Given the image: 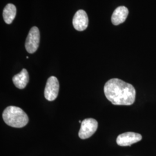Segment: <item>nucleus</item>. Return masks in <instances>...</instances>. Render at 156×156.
Here are the masks:
<instances>
[{
  "instance_id": "7ed1b4c3",
  "label": "nucleus",
  "mask_w": 156,
  "mask_h": 156,
  "mask_svg": "<svg viewBox=\"0 0 156 156\" xmlns=\"http://www.w3.org/2000/svg\"><path fill=\"white\" fill-rule=\"evenodd\" d=\"M98 128V122L92 118L84 119L81 123L79 131V136L82 140H86L96 132Z\"/></svg>"
},
{
  "instance_id": "20e7f679",
  "label": "nucleus",
  "mask_w": 156,
  "mask_h": 156,
  "mask_svg": "<svg viewBox=\"0 0 156 156\" xmlns=\"http://www.w3.org/2000/svg\"><path fill=\"white\" fill-rule=\"evenodd\" d=\"M40 33L37 27H33L29 31L28 36L26 40L25 48L29 53H35L39 47Z\"/></svg>"
},
{
  "instance_id": "9d476101",
  "label": "nucleus",
  "mask_w": 156,
  "mask_h": 156,
  "mask_svg": "<svg viewBox=\"0 0 156 156\" xmlns=\"http://www.w3.org/2000/svg\"><path fill=\"white\" fill-rule=\"evenodd\" d=\"M16 15V8L13 4H8L6 5L3 11V18L5 22L11 24Z\"/></svg>"
},
{
  "instance_id": "f257e3e1",
  "label": "nucleus",
  "mask_w": 156,
  "mask_h": 156,
  "mask_svg": "<svg viewBox=\"0 0 156 156\" xmlns=\"http://www.w3.org/2000/svg\"><path fill=\"white\" fill-rule=\"evenodd\" d=\"M104 91L106 98L115 105H131L135 101L134 86L119 79L109 80L104 86Z\"/></svg>"
},
{
  "instance_id": "423d86ee",
  "label": "nucleus",
  "mask_w": 156,
  "mask_h": 156,
  "mask_svg": "<svg viewBox=\"0 0 156 156\" xmlns=\"http://www.w3.org/2000/svg\"><path fill=\"white\" fill-rule=\"evenodd\" d=\"M142 139V135L133 132H127L120 134L117 136L116 142L117 145L121 146H131Z\"/></svg>"
},
{
  "instance_id": "9b49d317",
  "label": "nucleus",
  "mask_w": 156,
  "mask_h": 156,
  "mask_svg": "<svg viewBox=\"0 0 156 156\" xmlns=\"http://www.w3.org/2000/svg\"><path fill=\"white\" fill-rule=\"evenodd\" d=\"M79 122L80 123H82V122H81V121H80V120H79Z\"/></svg>"
},
{
  "instance_id": "1a4fd4ad",
  "label": "nucleus",
  "mask_w": 156,
  "mask_h": 156,
  "mask_svg": "<svg viewBox=\"0 0 156 156\" xmlns=\"http://www.w3.org/2000/svg\"><path fill=\"white\" fill-rule=\"evenodd\" d=\"M12 81L17 88L19 89H24L29 82V75L26 69H23L20 73L13 77Z\"/></svg>"
},
{
  "instance_id": "f03ea898",
  "label": "nucleus",
  "mask_w": 156,
  "mask_h": 156,
  "mask_svg": "<svg viewBox=\"0 0 156 156\" xmlns=\"http://www.w3.org/2000/svg\"><path fill=\"white\" fill-rule=\"evenodd\" d=\"M2 118L5 123L9 126L15 128H22L27 124V115L19 107H7L2 113Z\"/></svg>"
},
{
  "instance_id": "0eeeda50",
  "label": "nucleus",
  "mask_w": 156,
  "mask_h": 156,
  "mask_svg": "<svg viewBox=\"0 0 156 156\" xmlns=\"http://www.w3.org/2000/svg\"><path fill=\"white\" fill-rule=\"evenodd\" d=\"M73 26L79 31L86 30L89 24V19L86 12L83 10H79L75 14L73 19Z\"/></svg>"
},
{
  "instance_id": "6e6552de",
  "label": "nucleus",
  "mask_w": 156,
  "mask_h": 156,
  "mask_svg": "<svg viewBox=\"0 0 156 156\" xmlns=\"http://www.w3.org/2000/svg\"><path fill=\"white\" fill-rule=\"evenodd\" d=\"M128 15L127 8L124 6H120L113 12L111 17V21L113 25L117 26L124 22Z\"/></svg>"
},
{
  "instance_id": "39448f33",
  "label": "nucleus",
  "mask_w": 156,
  "mask_h": 156,
  "mask_svg": "<svg viewBox=\"0 0 156 156\" xmlns=\"http://www.w3.org/2000/svg\"><path fill=\"white\" fill-rule=\"evenodd\" d=\"M59 91V82L58 79L55 76H50L48 78L45 86V98L49 101H53L56 100Z\"/></svg>"
}]
</instances>
